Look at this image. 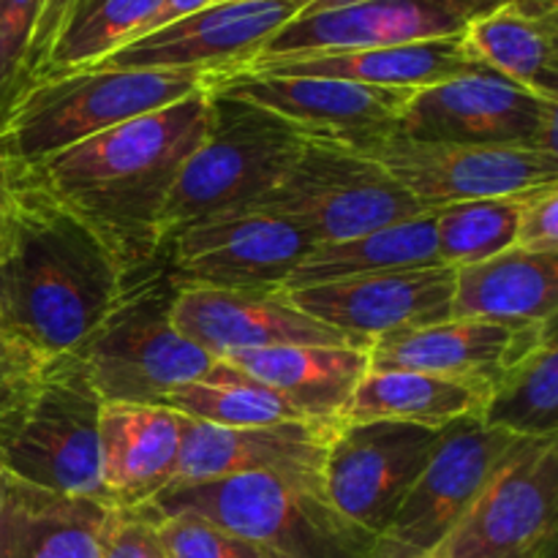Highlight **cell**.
<instances>
[{
  "instance_id": "obj_13",
  "label": "cell",
  "mask_w": 558,
  "mask_h": 558,
  "mask_svg": "<svg viewBox=\"0 0 558 558\" xmlns=\"http://www.w3.org/2000/svg\"><path fill=\"white\" fill-rule=\"evenodd\" d=\"M558 101L515 82L474 71L409 96L396 131L417 142L477 147H537L558 156Z\"/></svg>"
},
{
  "instance_id": "obj_17",
  "label": "cell",
  "mask_w": 558,
  "mask_h": 558,
  "mask_svg": "<svg viewBox=\"0 0 558 558\" xmlns=\"http://www.w3.org/2000/svg\"><path fill=\"white\" fill-rule=\"evenodd\" d=\"M311 0H223L153 31L93 69H158L232 74L245 69Z\"/></svg>"
},
{
  "instance_id": "obj_38",
  "label": "cell",
  "mask_w": 558,
  "mask_h": 558,
  "mask_svg": "<svg viewBox=\"0 0 558 558\" xmlns=\"http://www.w3.org/2000/svg\"><path fill=\"white\" fill-rule=\"evenodd\" d=\"M49 357L0 341V420L36 387Z\"/></svg>"
},
{
  "instance_id": "obj_5",
  "label": "cell",
  "mask_w": 558,
  "mask_h": 558,
  "mask_svg": "<svg viewBox=\"0 0 558 558\" xmlns=\"http://www.w3.org/2000/svg\"><path fill=\"white\" fill-rule=\"evenodd\" d=\"M210 98V131L180 167L163 207V243L191 223L270 194L311 145L292 123L267 109L216 90Z\"/></svg>"
},
{
  "instance_id": "obj_18",
  "label": "cell",
  "mask_w": 558,
  "mask_h": 558,
  "mask_svg": "<svg viewBox=\"0 0 558 558\" xmlns=\"http://www.w3.org/2000/svg\"><path fill=\"white\" fill-rule=\"evenodd\" d=\"M556 336V322L445 319L371 341L376 371H417L490 390L510 365Z\"/></svg>"
},
{
  "instance_id": "obj_31",
  "label": "cell",
  "mask_w": 558,
  "mask_h": 558,
  "mask_svg": "<svg viewBox=\"0 0 558 558\" xmlns=\"http://www.w3.org/2000/svg\"><path fill=\"white\" fill-rule=\"evenodd\" d=\"M488 428L518 439H558V341L556 336L518 360L488 390L480 412Z\"/></svg>"
},
{
  "instance_id": "obj_29",
  "label": "cell",
  "mask_w": 558,
  "mask_h": 558,
  "mask_svg": "<svg viewBox=\"0 0 558 558\" xmlns=\"http://www.w3.org/2000/svg\"><path fill=\"white\" fill-rule=\"evenodd\" d=\"M488 390L466 381L441 379L417 371L368 368L354 390L341 423L396 420L425 428H447L463 417H480Z\"/></svg>"
},
{
  "instance_id": "obj_8",
  "label": "cell",
  "mask_w": 558,
  "mask_h": 558,
  "mask_svg": "<svg viewBox=\"0 0 558 558\" xmlns=\"http://www.w3.org/2000/svg\"><path fill=\"white\" fill-rule=\"evenodd\" d=\"M248 207L283 216L314 245L341 243L428 213L368 158L319 142H311L292 172Z\"/></svg>"
},
{
  "instance_id": "obj_2",
  "label": "cell",
  "mask_w": 558,
  "mask_h": 558,
  "mask_svg": "<svg viewBox=\"0 0 558 558\" xmlns=\"http://www.w3.org/2000/svg\"><path fill=\"white\" fill-rule=\"evenodd\" d=\"M11 167L0 234V341L41 357L74 354L123 300L129 281L101 240L25 169Z\"/></svg>"
},
{
  "instance_id": "obj_39",
  "label": "cell",
  "mask_w": 558,
  "mask_h": 558,
  "mask_svg": "<svg viewBox=\"0 0 558 558\" xmlns=\"http://www.w3.org/2000/svg\"><path fill=\"white\" fill-rule=\"evenodd\" d=\"M69 3H71V0H44L41 16H38L36 33H33L31 52H27L25 80H22V90H25V87L31 85L33 76L38 74V69H41L44 60H47V54H49V49H52V41H54V36H58L60 22H63Z\"/></svg>"
},
{
  "instance_id": "obj_24",
  "label": "cell",
  "mask_w": 558,
  "mask_h": 558,
  "mask_svg": "<svg viewBox=\"0 0 558 558\" xmlns=\"http://www.w3.org/2000/svg\"><path fill=\"white\" fill-rule=\"evenodd\" d=\"M109 505L54 494L5 472L0 558H101Z\"/></svg>"
},
{
  "instance_id": "obj_32",
  "label": "cell",
  "mask_w": 558,
  "mask_h": 558,
  "mask_svg": "<svg viewBox=\"0 0 558 558\" xmlns=\"http://www.w3.org/2000/svg\"><path fill=\"white\" fill-rule=\"evenodd\" d=\"M158 407L196 420V423L221 425V428H254L303 420L287 403L262 385L251 381L229 363L218 360L205 381H191L169 392ZM311 423V420H305Z\"/></svg>"
},
{
  "instance_id": "obj_28",
  "label": "cell",
  "mask_w": 558,
  "mask_h": 558,
  "mask_svg": "<svg viewBox=\"0 0 558 558\" xmlns=\"http://www.w3.org/2000/svg\"><path fill=\"white\" fill-rule=\"evenodd\" d=\"M423 267H445L436 254L434 213H423L412 221L392 223L341 243L314 245V251L294 267L281 292L347 281V278L379 276V272L423 270Z\"/></svg>"
},
{
  "instance_id": "obj_23",
  "label": "cell",
  "mask_w": 558,
  "mask_h": 558,
  "mask_svg": "<svg viewBox=\"0 0 558 558\" xmlns=\"http://www.w3.org/2000/svg\"><path fill=\"white\" fill-rule=\"evenodd\" d=\"M101 480L112 507L150 505L174 483L180 458L178 414L163 407L104 403Z\"/></svg>"
},
{
  "instance_id": "obj_21",
  "label": "cell",
  "mask_w": 558,
  "mask_h": 558,
  "mask_svg": "<svg viewBox=\"0 0 558 558\" xmlns=\"http://www.w3.org/2000/svg\"><path fill=\"white\" fill-rule=\"evenodd\" d=\"M338 425L292 420L254 428H221L178 414L180 458L174 483H205L240 474L325 480L327 450Z\"/></svg>"
},
{
  "instance_id": "obj_12",
  "label": "cell",
  "mask_w": 558,
  "mask_h": 558,
  "mask_svg": "<svg viewBox=\"0 0 558 558\" xmlns=\"http://www.w3.org/2000/svg\"><path fill=\"white\" fill-rule=\"evenodd\" d=\"M314 240L270 210L243 207L180 229L161 265L178 289H281Z\"/></svg>"
},
{
  "instance_id": "obj_45",
  "label": "cell",
  "mask_w": 558,
  "mask_h": 558,
  "mask_svg": "<svg viewBox=\"0 0 558 558\" xmlns=\"http://www.w3.org/2000/svg\"><path fill=\"white\" fill-rule=\"evenodd\" d=\"M218 3H223V0H218Z\"/></svg>"
},
{
  "instance_id": "obj_7",
  "label": "cell",
  "mask_w": 558,
  "mask_h": 558,
  "mask_svg": "<svg viewBox=\"0 0 558 558\" xmlns=\"http://www.w3.org/2000/svg\"><path fill=\"white\" fill-rule=\"evenodd\" d=\"M174 294L163 265L153 267L129 281L118 308L74 352L104 403L158 407L216 368L218 360L172 325Z\"/></svg>"
},
{
  "instance_id": "obj_35",
  "label": "cell",
  "mask_w": 558,
  "mask_h": 558,
  "mask_svg": "<svg viewBox=\"0 0 558 558\" xmlns=\"http://www.w3.org/2000/svg\"><path fill=\"white\" fill-rule=\"evenodd\" d=\"M44 0H0V114L20 96Z\"/></svg>"
},
{
  "instance_id": "obj_1",
  "label": "cell",
  "mask_w": 558,
  "mask_h": 558,
  "mask_svg": "<svg viewBox=\"0 0 558 558\" xmlns=\"http://www.w3.org/2000/svg\"><path fill=\"white\" fill-rule=\"evenodd\" d=\"M213 123L210 87L20 167L85 223L125 281L161 265L163 207L180 167Z\"/></svg>"
},
{
  "instance_id": "obj_26",
  "label": "cell",
  "mask_w": 558,
  "mask_h": 558,
  "mask_svg": "<svg viewBox=\"0 0 558 558\" xmlns=\"http://www.w3.org/2000/svg\"><path fill=\"white\" fill-rule=\"evenodd\" d=\"M461 38L483 69L558 101V0H510L472 22Z\"/></svg>"
},
{
  "instance_id": "obj_20",
  "label": "cell",
  "mask_w": 558,
  "mask_h": 558,
  "mask_svg": "<svg viewBox=\"0 0 558 558\" xmlns=\"http://www.w3.org/2000/svg\"><path fill=\"white\" fill-rule=\"evenodd\" d=\"M452 289V267H423L287 289L283 294L305 316L371 347L381 336L450 319Z\"/></svg>"
},
{
  "instance_id": "obj_36",
  "label": "cell",
  "mask_w": 558,
  "mask_h": 558,
  "mask_svg": "<svg viewBox=\"0 0 558 558\" xmlns=\"http://www.w3.org/2000/svg\"><path fill=\"white\" fill-rule=\"evenodd\" d=\"M101 558H167L147 507H109L101 532Z\"/></svg>"
},
{
  "instance_id": "obj_6",
  "label": "cell",
  "mask_w": 558,
  "mask_h": 558,
  "mask_svg": "<svg viewBox=\"0 0 558 558\" xmlns=\"http://www.w3.org/2000/svg\"><path fill=\"white\" fill-rule=\"evenodd\" d=\"M101 409L74 354L49 357L36 387L0 420V463L22 483L112 507L101 480Z\"/></svg>"
},
{
  "instance_id": "obj_3",
  "label": "cell",
  "mask_w": 558,
  "mask_h": 558,
  "mask_svg": "<svg viewBox=\"0 0 558 558\" xmlns=\"http://www.w3.org/2000/svg\"><path fill=\"white\" fill-rule=\"evenodd\" d=\"M210 71L82 69L33 82L0 114V158L31 167L213 85Z\"/></svg>"
},
{
  "instance_id": "obj_27",
  "label": "cell",
  "mask_w": 558,
  "mask_h": 558,
  "mask_svg": "<svg viewBox=\"0 0 558 558\" xmlns=\"http://www.w3.org/2000/svg\"><path fill=\"white\" fill-rule=\"evenodd\" d=\"M558 254L510 248L456 267L450 319L556 322Z\"/></svg>"
},
{
  "instance_id": "obj_22",
  "label": "cell",
  "mask_w": 558,
  "mask_h": 558,
  "mask_svg": "<svg viewBox=\"0 0 558 558\" xmlns=\"http://www.w3.org/2000/svg\"><path fill=\"white\" fill-rule=\"evenodd\" d=\"M311 423H341L368 374V347H276L223 357Z\"/></svg>"
},
{
  "instance_id": "obj_37",
  "label": "cell",
  "mask_w": 558,
  "mask_h": 558,
  "mask_svg": "<svg viewBox=\"0 0 558 558\" xmlns=\"http://www.w3.org/2000/svg\"><path fill=\"white\" fill-rule=\"evenodd\" d=\"M515 248L558 254V185L529 191L518 216Z\"/></svg>"
},
{
  "instance_id": "obj_25",
  "label": "cell",
  "mask_w": 558,
  "mask_h": 558,
  "mask_svg": "<svg viewBox=\"0 0 558 558\" xmlns=\"http://www.w3.org/2000/svg\"><path fill=\"white\" fill-rule=\"evenodd\" d=\"M463 36V33H461ZM439 38V41L403 44V47L354 49V52L303 54V58L270 60L240 71L272 76H330L349 80L371 87H390V90H423L456 76L488 71L469 54L463 38Z\"/></svg>"
},
{
  "instance_id": "obj_42",
  "label": "cell",
  "mask_w": 558,
  "mask_h": 558,
  "mask_svg": "<svg viewBox=\"0 0 558 558\" xmlns=\"http://www.w3.org/2000/svg\"><path fill=\"white\" fill-rule=\"evenodd\" d=\"M363 3V0H311L308 9L303 14H316V11H330V9H343V5ZM300 16V14H298Z\"/></svg>"
},
{
  "instance_id": "obj_34",
  "label": "cell",
  "mask_w": 558,
  "mask_h": 558,
  "mask_svg": "<svg viewBox=\"0 0 558 558\" xmlns=\"http://www.w3.org/2000/svg\"><path fill=\"white\" fill-rule=\"evenodd\" d=\"M147 512L153 515L156 537L167 558H276L270 550L191 512L161 515L150 507Z\"/></svg>"
},
{
  "instance_id": "obj_16",
  "label": "cell",
  "mask_w": 558,
  "mask_h": 558,
  "mask_svg": "<svg viewBox=\"0 0 558 558\" xmlns=\"http://www.w3.org/2000/svg\"><path fill=\"white\" fill-rule=\"evenodd\" d=\"M505 3L510 0H363L343 9L300 14L283 25L248 65L303 54L439 41L461 36L472 22Z\"/></svg>"
},
{
  "instance_id": "obj_44",
  "label": "cell",
  "mask_w": 558,
  "mask_h": 558,
  "mask_svg": "<svg viewBox=\"0 0 558 558\" xmlns=\"http://www.w3.org/2000/svg\"><path fill=\"white\" fill-rule=\"evenodd\" d=\"M420 558H434V556H428V554H425V556H420Z\"/></svg>"
},
{
  "instance_id": "obj_30",
  "label": "cell",
  "mask_w": 558,
  "mask_h": 558,
  "mask_svg": "<svg viewBox=\"0 0 558 558\" xmlns=\"http://www.w3.org/2000/svg\"><path fill=\"white\" fill-rule=\"evenodd\" d=\"M161 3L163 0H71L52 49L33 82L98 65L125 44L145 36Z\"/></svg>"
},
{
  "instance_id": "obj_14",
  "label": "cell",
  "mask_w": 558,
  "mask_h": 558,
  "mask_svg": "<svg viewBox=\"0 0 558 558\" xmlns=\"http://www.w3.org/2000/svg\"><path fill=\"white\" fill-rule=\"evenodd\" d=\"M441 430L396 420L341 423L325 461L327 499L379 537L434 456Z\"/></svg>"
},
{
  "instance_id": "obj_9",
  "label": "cell",
  "mask_w": 558,
  "mask_h": 558,
  "mask_svg": "<svg viewBox=\"0 0 558 558\" xmlns=\"http://www.w3.org/2000/svg\"><path fill=\"white\" fill-rule=\"evenodd\" d=\"M352 153L376 163L428 213L558 185V156L537 147L439 145L390 131Z\"/></svg>"
},
{
  "instance_id": "obj_10",
  "label": "cell",
  "mask_w": 558,
  "mask_h": 558,
  "mask_svg": "<svg viewBox=\"0 0 558 558\" xmlns=\"http://www.w3.org/2000/svg\"><path fill=\"white\" fill-rule=\"evenodd\" d=\"M521 441L507 430L488 428L480 417H463L447 425L390 526L376 537L371 558L430 554L458 526L496 469Z\"/></svg>"
},
{
  "instance_id": "obj_4",
  "label": "cell",
  "mask_w": 558,
  "mask_h": 558,
  "mask_svg": "<svg viewBox=\"0 0 558 558\" xmlns=\"http://www.w3.org/2000/svg\"><path fill=\"white\" fill-rule=\"evenodd\" d=\"M161 515L191 512L276 558H371L376 537L327 499L325 480L276 474L172 483L150 501Z\"/></svg>"
},
{
  "instance_id": "obj_43",
  "label": "cell",
  "mask_w": 558,
  "mask_h": 558,
  "mask_svg": "<svg viewBox=\"0 0 558 558\" xmlns=\"http://www.w3.org/2000/svg\"><path fill=\"white\" fill-rule=\"evenodd\" d=\"M3 483H5V469L3 463H0V501H3Z\"/></svg>"
},
{
  "instance_id": "obj_15",
  "label": "cell",
  "mask_w": 558,
  "mask_h": 558,
  "mask_svg": "<svg viewBox=\"0 0 558 558\" xmlns=\"http://www.w3.org/2000/svg\"><path fill=\"white\" fill-rule=\"evenodd\" d=\"M210 90L240 98L292 123L308 142L360 150L396 131L412 90L371 87L330 76H272L232 71L213 80Z\"/></svg>"
},
{
  "instance_id": "obj_33",
  "label": "cell",
  "mask_w": 558,
  "mask_h": 558,
  "mask_svg": "<svg viewBox=\"0 0 558 558\" xmlns=\"http://www.w3.org/2000/svg\"><path fill=\"white\" fill-rule=\"evenodd\" d=\"M523 196L526 194L461 202L436 210V254L441 265L456 270L515 248Z\"/></svg>"
},
{
  "instance_id": "obj_40",
  "label": "cell",
  "mask_w": 558,
  "mask_h": 558,
  "mask_svg": "<svg viewBox=\"0 0 558 558\" xmlns=\"http://www.w3.org/2000/svg\"><path fill=\"white\" fill-rule=\"evenodd\" d=\"M213 3H218V0H163L161 9L156 11V16H153L150 25H147L145 36H147V33L161 31V27L172 25V22L183 20V16L196 14V11L207 9V5H213ZM140 38H142V36H140Z\"/></svg>"
},
{
  "instance_id": "obj_41",
  "label": "cell",
  "mask_w": 558,
  "mask_h": 558,
  "mask_svg": "<svg viewBox=\"0 0 558 558\" xmlns=\"http://www.w3.org/2000/svg\"><path fill=\"white\" fill-rule=\"evenodd\" d=\"M11 196H14V185H11V167L0 158V234H3L5 221H9Z\"/></svg>"
},
{
  "instance_id": "obj_19",
  "label": "cell",
  "mask_w": 558,
  "mask_h": 558,
  "mask_svg": "<svg viewBox=\"0 0 558 558\" xmlns=\"http://www.w3.org/2000/svg\"><path fill=\"white\" fill-rule=\"evenodd\" d=\"M172 325L216 360L276 347H368L305 316L281 289H178Z\"/></svg>"
},
{
  "instance_id": "obj_11",
  "label": "cell",
  "mask_w": 558,
  "mask_h": 558,
  "mask_svg": "<svg viewBox=\"0 0 558 558\" xmlns=\"http://www.w3.org/2000/svg\"><path fill=\"white\" fill-rule=\"evenodd\" d=\"M558 439H523L434 558H550L556 537Z\"/></svg>"
}]
</instances>
